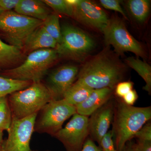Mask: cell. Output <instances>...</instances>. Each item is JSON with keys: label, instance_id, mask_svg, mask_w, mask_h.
I'll list each match as a JSON object with an SVG mask.
<instances>
[{"label": "cell", "instance_id": "obj_1", "mask_svg": "<svg viewBox=\"0 0 151 151\" xmlns=\"http://www.w3.org/2000/svg\"><path fill=\"white\" fill-rule=\"evenodd\" d=\"M124 70L119 60L110 52L103 50L84 63L75 82L92 89H114L123 79Z\"/></svg>", "mask_w": 151, "mask_h": 151}, {"label": "cell", "instance_id": "obj_2", "mask_svg": "<svg viewBox=\"0 0 151 151\" xmlns=\"http://www.w3.org/2000/svg\"><path fill=\"white\" fill-rule=\"evenodd\" d=\"M151 107H137L115 100L112 132L117 151H122L135 134L151 120Z\"/></svg>", "mask_w": 151, "mask_h": 151}, {"label": "cell", "instance_id": "obj_3", "mask_svg": "<svg viewBox=\"0 0 151 151\" xmlns=\"http://www.w3.org/2000/svg\"><path fill=\"white\" fill-rule=\"evenodd\" d=\"M58 58L54 49L38 50L29 53L19 65L4 70L1 76L20 81H42Z\"/></svg>", "mask_w": 151, "mask_h": 151}, {"label": "cell", "instance_id": "obj_4", "mask_svg": "<svg viewBox=\"0 0 151 151\" xmlns=\"http://www.w3.org/2000/svg\"><path fill=\"white\" fill-rule=\"evenodd\" d=\"M13 118L24 119L37 113L52 100L51 95L42 81L32 82L26 89L7 96Z\"/></svg>", "mask_w": 151, "mask_h": 151}, {"label": "cell", "instance_id": "obj_5", "mask_svg": "<svg viewBox=\"0 0 151 151\" xmlns=\"http://www.w3.org/2000/svg\"><path fill=\"white\" fill-rule=\"evenodd\" d=\"M61 28V40L55 49L58 57L84 61L94 48L93 40L72 25L65 24Z\"/></svg>", "mask_w": 151, "mask_h": 151}, {"label": "cell", "instance_id": "obj_6", "mask_svg": "<svg viewBox=\"0 0 151 151\" xmlns=\"http://www.w3.org/2000/svg\"><path fill=\"white\" fill-rule=\"evenodd\" d=\"M75 106L65 100H51L39 111L36 118L34 132L53 137L62 128L63 123L76 113Z\"/></svg>", "mask_w": 151, "mask_h": 151}, {"label": "cell", "instance_id": "obj_7", "mask_svg": "<svg viewBox=\"0 0 151 151\" xmlns=\"http://www.w3.org/2000/svg\"><path fill=\"white\" fill-rule=\"evenodd\" d=\"M42 23V21L15 11H7L0 15V32L9 45L22 50L28 37Z\"/></svg>", "mask_w": 151, "mask_h": 151}, {"label": "cell", "instance_id": "obj_8", "mask_svg": "<svg viewBox=\"0 0 151 151\" xmlns=\"http://www.w3.org/2000/svg\"><path fill=\"white\" fill-rule=\"evenodd\" d=\"M103 33L105 44L107 45H112L119 54L131 52L138 57L143 58L145 57L142 45L128 31L121 19L116 17L109 19Z\"/></svg>", "mask_w": 151, "mask_h": 151}, {"label": "cell", "instance_id": "obj_9", "mask_svg": "<svg viewBox=\"0 0 151 151\" xmlns=\"http://www.w3.org/2000/svg\"><path fill=\"white\" fill-rule=\"evenodd\" d=\"M37 114L22 119L12 118L7 131V138L1 145L2 151H36L32 150L30 143Z\"/></svg>", "mask_w": 151, "mask_h": 151}, {"label": "cell", "instance_id": "obj_10", "mask_svg": "<svg viewBox=\"0 0 151 151\" xmlns=\"http://www.w3.org/2000/svg\"><path fill=\"white\" fill-rule=\"evenodd\" d=\"M88 119L87 116L75 113L65 127L52 137L62 143L66 151H81L89 136Z\"/></svg>", "mask_w": 151, "mask_h": 151}, {"label": "cell", "instance_id": "obj_11", "mask_svg": "<svg viewBox=\"0 0 151 151\" xmlns=\"http://www.w3.org/2000/svg\"><path fill=\"white\" fill-rule=\"evenodd\" d=\"M78 72L77 66L64 65L47 74L45 80L42 81L50 93L52 100L63 99L64 94L76 80Z\"/></svg>", "mask_w": 151, "mask_h": 151}, {"label": "cell", "instance_id": "obj_12", "mask_svg": "<svg viewBox=\"0 0 151 151\" xmlns=\"http://www.w3.org/2000/svg\"><path fill=\"white\" fill-rule=\"evenodd\" d=\"M72 17L78 22L102 32L109 20L103 9L87 0L77 1L73 6Z\"/></svg>", "mask_w": 151, "mask_h": 151}, {"label": "cell", "instance_id": "obj_13", "mask_svg": "<svg viewBox=\"0 0 151 151\" xmlns=\"http://www.w3.org/2000/svg\"><path fill=\"white\" fill-rule=\"evenodd\" d=\"M115 100L110 99L95 111L88 119L89 136L94 142L100 144L102 138L108 132L113 122Z\"/></svg>", "mask_w": 151, "mask_h": 151}, {"label": "cell", "instance_id": "obj_14", "mask_svg": "<svg viewBox=\"0 0 151 151\" xmlns=\"http://www.w3.org/2000/svg\"><path fill=\"white\" fill-rule=\"evenodd\" d=\"M113 90L109 88L93 89L84 102L76 106V113L87 117L91 116L111 99Z\"/></svg>", "mask_w": 151, "mask_h": 151}, {"label": "cell", "instance_id": "obj_15", "mask_svg": "<svg viewBox=\"0 0 151 151\" xmlns=\"http://www.w3.org/2000/svg\"><path fill=\"white\" fill-rule=\"evenodd\" d=\"M57 42L45 29L42 24L37 28L27 38L23 47L24 54L43 49L56 48Z\"/></svg>", "mask_w": 151, "mask_h": 151}, {"label": "cell", "instance_id": "obj_16", "mask_svg": "<svg viewBox=\"0 0 151 151\" xmlns=\"http://www.w3.org/2000/svg\"><path fill=\"white\" fill-rule=\"evenodd\" d=\"M14 11L42 22L52 13L48 6L40 0H19Z\"/></svg>", "mask_w": 151, "mask_h": 151}, {"label": "cell", "instance_id": "obj_17", "mask_svg": "<svg viewBox=\"0 0 151 151\" xmlns=\"http://www.w3.org/2000/svg\"><path fill=\"white\" fill-rule=\"evenodd\" d=\"M24 55L22 50L4 42L0 37V69L17 66L23 62Z\"/></svg>", "mask_w": 151, "mask_h": 151}, {"label": "cell", "instance_id": "obj_18", "mask_svg": "<svg viewBox=\"0 0 151 151\" xmlns=\"http://www.w3.org/2000/svg\"><path fill=\"white\" fill-rule=\"evenodd\" d=\"M93 90L75 81L64 94L63 99L67 103L76 107L84 102Z\"/></svg>", "mask_w": 151, "mask_h": 151}, {"label": "cell", "instance_id": "obj_19", "mask_svg": "<svg viewBox=\"0 0 151 151\" xmlns=\"http://www.w3.org/2000/svg\"><path fill=\"white\" fill-rule=\"evenodd\" d=\"M127 65L137 72L146 83L143 89L149 94L151 91V67L147 63L138 58L129 57L126 59Z\"/></svg>", "mask_w": 151, "mask_h": 151}, {"label": "cell", "instance_id": "obj_20", "mask_svg": "<svg viewBox=\"0 0 151 151\" xmlns=\"http://www.w3.org/2000/svg\"><path fill=\"white\" fill-rule=\"evenodd\" d=\"M127 7L132 16L138 22H144L147 18L150 9V1L148 0H130Z\"/></svg>", "mask_w": 151, "mask_h": 151}, {"label": "cell", "instance_id": "obj_21", "mask_svg": "<svg viewBox=\"0 0 151 151\" xmlns=\"http://www.w3.org/2000/svg\"><path fill=\"white\" fill-rule=\"evenodd\" d=\"M32 83L31 81H20L0 76V98L26 89Z\"/></svg>", "mask_w": 151, "mask_h": 151}, {"label": "cell", "instance_id": "obj_22", "mask_svg": "<svg viewBox=\"0 0 151 151\" xmlns=\"http://www.w3.org/2000/svg\"><path fill=\"white\" fill-rule=\"evenodd\" d=\"M42 26L50 35L59 43L61 38V28L60 24L58 14L56 13H51L42 22Z\"/></svg>", "mask_w": 151, "mask_h": 151}, {"label": "cell", "instance_id": "obj_23", "mask_svg": "<svg viewBox=\"0 0 151 151\" xmlns=\"http://www.w3.org/2000/svg\"><path fill=\"white\" fill-rule=\"evenodd\" d=\"M12 119L7 96L0 98V130H8Z\"/></svg>", "mask_w": 151, "mask_h": 151}, {"label": "cell", "instance_id": "obj_24", "mask_svg": "<svg viewBox=\"0 0 151 151\" xmlns=\"http://www.w3.org/2000/svg\"><path fill=\"white\" fill-rule=\"evenodd\" d=\"M42 1L56 13L72 17L73 6L68 4L67 0H42Z\"/></svg>", "mask_w": 151, "mask_h": 151}, {"label": "cell", "instance_id": "obj_25", "mask_svg": "<svg viewBox=\"0 0 151 151\" xmlns=\"http://www.w3.org/2000/svg\"><path fill=\"white\" fill-rule=\"evenodd\" d=\"M100 2L103 7L107 9L118 12L122 14L124 17L128 20L127 14L121 6L120 1L117 0H100Z\"/></svg>", "mask_w": 151, "mask_h": 151}, {"label": "cell", "instance_id": "obj_26", "mask_svg": "<svg viewBox=\"0 0 151 151\" xmlns=\"http://www.w3.org/2000/svg\"><path fill=\"white\" fill-rule=\"evenodd\" d=\"M113 138L112 131H109L102 138L99 144L102 151H117Z\"/></svg>", "mask_w": 151, "mask_h": 151}, {"label": "cell", "instance_id": "obj_27", "mask_svg": "<svg viewBox=\"0 0 151 151\" xmlns=\"http://www.w3.org/2000/svg\"><path fill=\"white\" fill-rule=\"evenodd\" d=\"M133 83L131 81L120 82L115 87V93L118 97L122 98L127 93L133 89Z\"/></svg>", "mask_w": 151, "mask_h": 151}, {"label": "cell", "instance_id": "obj_28", "mask_svg": "<svg viewBox=\"0 0 151 151\" xmlns=\"http://www.w3.org/2000/svg\"><path fill=\"white\" fill-rule=\"evenodd\" d=\"M139 140L151 141V123L148 122L134 135Z\"/></svg>", "mask_w": 151, "mask_h": 151}, {"label": "cell", "instance_id": "obj_29", "mask_svg": "<svg viewBox=\"0 0 151 151\" xmlns=\"http://www.w3.org/2000/svg\"><path fill=\"white\" fill-rule=\"evenodd\" d=\"M138 95L137 92L132 89L122 97V101L127 105L133 106L137 100Z\"/></svg>", "mask_w": 151, "mask_h": 151}, {"label": "cell", "instance_id": "obj_30", "mask_svg": "<svg viewBox=\"0 0 151 151\" xmlns=\"http://www.w3.org/2000/svg\"><path fill=\"white\" fill-rule=\"evenodd\" d=\"M19 0H0V7L4 12L14 9Z\"/></svg>", "mask_w": 151, "mask_h": 151}, {"label": "cell", "instance_id": "obj_31", "mask_svg": "<svg viewBox=\"0 0 151 151\" xmlns=\"http://www.w3.org/2000/svg\"><path fill=\"white\" fill-rule=\"evenodd\" d=\"M43 151H53L50 150H45ZM81 151H102L101 148L97 146L95 144L94 141H92L90 138H87V139Z\"/></svg>", "mask_w": 151, "mask_h": 151}, {"label": "cell", "instance_id": "obj_32", "mask_svg": "<svg viewBox=\"0 0 151 151\" xmlns=\"http://www.w3.org/2000/svg\"><path fill=\"white\" fill-rule=\"evenodd\" d=\"M134 147L137 151H151V141L139 140L134 143Z\"/></svg>", "mask_w": 151, "mask_h": 151}, {"label": "cell", "instance_id": "obj_33", "mask_svg": "<svg viewBox=\"0 0 151 151\" xmlns=\"http://www.w3.org/2000/svg\"><path fill=\"white\" fill-rule=\"evenodd\" d=\"M130 141L126 144L124 148L122 151H137L135 150L134 147V143Z\"/></svg>", "mask_w": 151, "mask_h": 151}, {"label": "cell", "instance_id": "obj_34", "mask_svg": "<svg viewBox=\"0 0 151 151\" xmlns=\"http://www.w3.org/2000/svg\"><path fill=\"white\" fill-rule=\"evenodd\" d=\"M3 141V132L0 130V147L2 145Z\"/></svg>", "mask_w": 151, "mask_h": 151}, {"label": "cell", "instance_id": "obj_35", "mask_svg": "<svg viewBox=\"0 0 151 151\" xmlns=\"http://www.w3.org/2000/svg\"><path fill=\"white\" fill-rule=\"evenodd\" d=\"M4 12V11L1 8V7H0V15H1V14H2Z\"/></svg>", "mask_w": 151, "mask_h": 151}, {"label": "cell", "instance_id": "obj_36", "mask_svg": "<svg viewBox=\"0 0 151 151\" xmlns=\"http://www.w3.org/2000/svg\"><path fill=\"white\" fill-rule=\"evenodd\" d=\"M0 151H2L1 146L0 147Z\"/></svg>", "mask_w": 151, "mask_h": 151}]
</instances>
